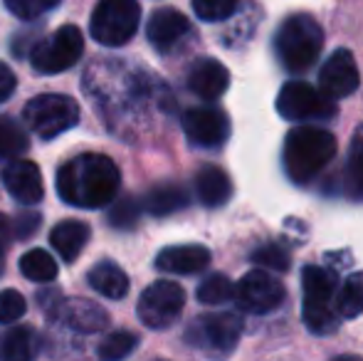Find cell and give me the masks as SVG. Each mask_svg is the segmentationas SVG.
Masks as SVG:
<instances>
[{
  "label": "cell",
  "mask_w": 363,
  "mask_h": 361,
  "mask_svg": "<svg viewBox=\"0 0 363 361\" xmlns=\"http://www.w3.org/2000/svg\"><path fill=\"white\" fill-rule=\"evenodd\" d=\"M119 183V166L104 154H79L57 171L60 198L67 206L86 208V211L114 203Z\"/></svg>",
  "instance_id": "obj_1"
},
{
  "label": "cell",
  "mask_w": 363,
  "mask_h": 361,
  "mask_svg": "<svg viewBox=\"0 0 363 361\" xmlns=\"http://www.w3.org/2000/svg\"><path fill=\"white\" fill-rule=\"evenodd\" d=\"M336 156V136L321 126L301 124L287 134L284 139V171L289 181L296 186H306L329 166Z\"/></svg>",
  "instance_id": "obj_2"
},
{
  "label": "cell",
  "mask_w": 363,
  "mask_h": 361,
  "mask_svg": "<svg viewBox=\"0 0 363 361\" xmlns=\"http://www.w3.org/2000/svg\"><path fill=\"white\" fill-rule=\"evenodd\" d=\"M324 48V30L309 13H294L282 20L274 35V52L282 67L301 74L316 65Z\"/></svg>",
  "instance_id": "obj_3"
},
{
  "label": "cell",
  "mask_w": 363,
  "mask_h": 361,
  "mask_svg": "<svg viewBox=\"0 0 363 361\" xmlns=\"http://www.w3.org/2000/svg\"><path fill=\"white\" fill-rule=\"evenodd\" d=\"M301 289H304V304H301V319L311 334H334L339 327V312L331 304L336 289L334 272L319 265H306L301 270Z\"/></svg>",
  "instance_id": "obj_4"
},
{
  "label": "cell",
  "mask_w": 363,
  "mask_h": 361,
  "mask_svg": "<svg viewBox=\"0 0 363 361\" xmlns=\"http://www.w3.org/2000/svg\"><path fill=\"white\" fill-rule=\"evenodd\" d=\"M139 23V0H99L91 13L89 33L104 48H121L136 35Z\"/></svg>",
  "instance_id": "obj_5"
},
{
  "label": "cell",
  "mask_w": 363,
  "mask_h": 361,
  "mask_svg": "<svg viewBox=\"0 0 363 361\" xmlns=\"http://www.w3.org/2000/svg\"><path fill=\"white\" fill-rule=\"evenodd\" d=\"M23 119L40 139H55L79 124V104L67 94H38L25 104Z\"/></svg>",
  "instance_id": "obj_6"
},
{
  "label": "cell",
  "mask_w": 363,
  "mask_h": 361,
  "mask_svg": "<svg viewBox=\"0 0 363 361\" xmlns=\"http://www.w3.org/2000/svg\"><path fill=\"white\" fill-rule=\"evenodd\" d=\"M82 52H84V38H82L79 28L62 25L50 38L33 45L30 62L38 74H60L79 62Z\"/></svg>",
  "instance_id": "obj_7"
},
{
  "label": "cell",
  "mask_w": 363,
  "mask_h": 361,
  "mask_svg": "<svg viewBox=\"0 0 363 361\" xmlns=\"http://www.w3.org/2000/svg\"><path fill=\"white\" fill-rule=\"evenodd\" d=\"M277 111L282 119L294 121V124H304V121H329L336 116V104L324 91L314 89L311 84L301 82V79H294V82H287L279 89Z\"/></svg>",
  "instance_id": "obj_8"
},
{
  "label": "cell",
  "mask_w": 363,
  "mask_h": 361,
  "mask_svg": "<svg viewBox=\"0 0 363 361\" xmlns=\"http://www.w3.org/2000/svg\"><path fill=\"white\" fill-rule=\"evenodd\" d=\"M242 334V319L235 312L203 314L186 329V342L208 354H228Z\"/></svg>",
  "instance_id": "obj_9"
},
{
  "label": "cell",
  "mask_w": 363,
  "mask_h": 361,
  "mask_svg": "<svg viewBox=\"0 0 363 361\" xmlns=\"http://www.w3.org/2000/svg\"><path fill=\"white\" fill-rule=\"evenodd\" d=\"M186 307V292L178 282L158 279L141 292L136 314L148 329H168Z\"/></svg>",
  "instance_id": "obj_10"
},
{
  "label": "cell",
  "mask_w": 363,
  "mask_h": 361,
  "mask_svg": "<svg viewBox=\"0 0 363 361\" xmlns=\"http://www.w3.org/2000/svg\"><path fill=\"white\" fill-rule=\"evenodd\" d=\"M284 287L264 267L245 272L235 284V304L247 314H269L284 302Z\"/></svg>",
  "instance_id": "obj_11"
},
{
  "label": "cell",
  "mask_w": 363,
  "mask_h": 361,
  "mask_svg": "<svg viewBox=\"0 0 363 361\" xmlns=\"http://www.w3.org/2000/svg\"><path fill=\"white\" fill-rule=\"evenodd\" d=\"M183 134L193 146L218 149L230 136V119L218 106H193L181 119Z\"/></svg>",
  "instance_id": "obj_12"
},
{
  "label": "cell",
  "mask_w": 363,
  "mask_h": 361,
  "mask_svg": "<svg viewBox=\"0 0 363 361\" xmlns=\"http://www.w3.org/2000/svg\"><path fill=\"white\" fill-rule=\"evenodd\" d=\"M361 84V74L356 67V60L349 50H336L319 70V89L329 99H346Z\"/></svg>",
  "instance_id": "obj_13"
},
{
  "label": "cell",
  "mask_w": 363,
  "mask_h": 361,
  "mask_svg": "<svg viewBox=\"0 0 363 361\" xmlns=\"http://www.w3.org/2000/svg\"><path fill=\"white\" fill-rule=\"evenodd\" d=\"M3 186L23 206H35L43 201L45 188H43V174L35 161L28 159H13L5 164L3 169Z\"/></svg>",
  "instance_id": "obj_14"
},
{
  "label": "cell",
  "mask_w": 363,
  "mask_h": 361,
  "mask_svg": "<svg viewBox=\"0 0 363 361\" xmlns=\"http://www.w3.org/2000/svg\"><path fill=\"white\" fill-rule=\"evenodd\" d=\"M230 87V72L216 57H203L193 62L188 72V89L203 101H216Z\"/></svg>",
  "instance_id": "obj_15"
},
{
  "label": "cell",
  "mask_w": 363,
  "mask_h": 361,
  "mask_svg": "<svg viewBox=\"0 0 363 361\" xmlns=\"http://www.w3.org/2000/svg\"><path fill=\"white\" fill-rule=\"evenodd\" d=\"M191 30L188 18L176 8H158L156 13L148 18L146 25V38L161 52H168L176 43H181Z\"/></svg>",
  "instance_id": "obj_16"
},
{
  "label": "cell",
  "mask_w": 363,
  "mask_h": 361,
  "mask_svg": "<svg viewBox=\"0 0 363 361\" xmlns=\"http://www.w3.org/2000/svg\"><path fill=\"white\" fill-rule=\"evenodd\" d=\"M211 265V250L203 245H171L156 255V267L168 274H196Z\"/></svg>",
  "instance_id": "obj_17"
},
{
  "label": "cell",
  "mask_w": 363,
  "mask_h": 361,
  "mask_svg": "<svg viewBox=\"0 0 363 361\" xmlns=\"http://www.w3.org/2000/svg\"><path fill=\"white\" fill-rule=\"evenodd\" d=\"M57 317L79 334H94L109 324V314L89 299H65Z\"/></svg>",
  "instance_id": "obj_18"
},
{
  "label": "cell",
  "mask_w": 363,
  "mask_h": 361,
  "mask_svg": "<svg viewBox=\"0 0 363 361\" xmlns=\"http://www.w3.org/2000/svg\"><path fill=\"white\" fill-rule=\"evenodd\" d=\"M89 235H91V231L86 223L62 221L50 233V245L55 248V252H57L65 262H74L77 257L82 255V250L86 248V243H89Z\"/></svg>",
  "instance_id": "obj_19"
},
{
  "label": "cell",
  "mask_w": 363,
  "mask_h": 361,
  "mask_svg": "<svg viewBox=\"0 0 363 361\" xmlns=\"http://www.w3.org/2000/svg\"><path fill=\"white\" fill-rule=\"evenodd\" d=\"M196 193L206 208H220L233 198V183L220 166L208 164L196 174Z\"/></svg>",
  "instance_id": "obj_20"
},
{
  "label": "cell",
  "mask_w": 363,
  "mask_h": 361,
  "mask_svg": "<svg viewBox=\"0 0 363 361\" xmlns=\"http://www.w3.org/2000/svg\"><path fill=\"white\" fill-rule=\"evenodd\" d=\"M86 282L94 292H99L106 299H124L129 294V277L116 262H96L89 272H86Z\"/></svg>",
  "instance_id": "obj_21"
},
{
  "label": "cell",
  "mask_w": 363,
  "mask_h": 361,
  "mask_svg": "<svg viewBox=\"0 0 363 361\" xmlns=\"http://www.w3.org/2000/svg\"><path fill=\"white\" fill-rule=\"evenodd\" d=\"M188 203H191V196L178 183H158V186H153L144 196V208L156 218L183 211Z\"/></svg>",
  "instance_id": "obj_22"
},
{
  "label": "cell",
  "mask_w": 363,
  "mask_h": 361,
  "mask_svg": "<svg viewBox=\"0 0 363 361\" xmlns=\"http://www.w3.org/2000/svg\"><path fill=\"white\" fill-rule=\"evenodd\" d=\"M40 352L38 332L30 327H13L0 339V359L5 361H28Z\"/></svg>",
  "instance_id": "obj_23"
},
{
  "label": "cell",
  "mask_w": 363,
  "mask_h": 361,
  "mask_svg": "<svg viewBox=\"0 0 363 361\" xmlns=\"http://www.w3.org/2000/svg\"><path fill=\"white\" fill-rule=\"evenodd\" d=\"M344 196L354 203H363V136L354 139L344 166Z\"/></svg>",
  "instance_id": "obj_24"
},
{
  "label": "cell",
  "mask_w": 363,
  "mask_h": 361,
  "mask_svg": "<svg viewBox=\"0 0 363 361\" xmlns=\"http://www.w3.org/2000/svg\"><path fill=\"white\" fill-rule=\"evenodd\" d=\"M20 272H23L28 279H33V282L45 284V282H55V279H57L60 267L48 250L35 248V250H28L23 257H20Z\"/></svg>",
  "instance_id": "obj_25"
},
{
  "label": "cell",
  "mask_w": 363,
  "mask_h": 361,
  "mask_svg": "<svg viewBox=\"0 0 363 361\" xmlns=\"http://www.w3.org/2000/svg\"><path fill=\"white\" fill-rule=\"evenodd\" d=\"M30 146V139L25 129L10 116H0V161H13L20 154H25Z\"/></svg>",
  "instance_id": "obj_26"
},
{
  "label": "cell",
  "mask_w": 363,
  "mask_h": 361,
  "mask_svg": "<svg viewBox=\"0 0 363 361\" xmlns=\"http://www.w3.org/2000/svg\"><path fill=\"white\" fill-rule=\"evenodd\" d=\"M336 312L341 319H354L363 312V274L356 272L346 277L336 297Z\"/></svg>",
  "instance_id": "obj_27"
},
{
  "label": "cell",
  "mask_w": 363,
  "mask_h": 361,
  "mask_svg": "<svg viewBox=\"0 0 363 361\" xmlns=\"http://www.w3.org/2000/svg\"><path fill=\"white\" fill-rule=\"evenodd\" d=\"M196 294H198V302L216 307V304H223V302H228V299L235 297V287H233V282H230L228 274L213 272V274H208L201 284H198Z\"/></svg>",
  "instance_id": "obj_28"
},
{
  "label": "cell",
  "mask_w": 363,
  "mask_h": 361,
  "mask_svg": "<svg viewBox=\"0 0 363 361\" xmlns=\"http://www.w3.org/2000/svg\"><path fill=\"white\" fill-rule=\"evenodd\" d=\"M139 347V337L134 332H111L109 337H104V342H99V349H96V357L104 361H119L124 357H129L134 349Z\"/></svg>",
  "instance_id": "obj_29"
},
{
  "label": "cell",
  "mask_w": 363,
  "mask_h": 361,
  "mask_svg": "<svg viewBox=\"0 0 363 361\" xmlns=\"http://www.w3.org/2000/svg\"><path fill=\"white\" fill-rule=\"evenodd\" d=\"M141 211H144V201H139V198H134L131 193H126L119 201L114 198V206H111V211H109V223L116 231H131V228L139 223Z\"/></svg>",
  "instance_id": "obj_30"
},
{
  "label": "cell",
  "mask_w": 363,
  "mask_h": 361,
  "mask_svg": "<svg viewBox=\"0 0 363 361\" xmlns=\"http://www.w3.org/2000/svg\"><path fill=\"white\" fill-rule=\"evenodd\" d=\"M250 260H252L255 265L264 267V270H274V272H287L291 265L289 250L279 245V243H267V245L255 248Z\"/></svg>",
  "instance_id": "obj_31"
},
{
  "label": "cell",
  "mask_w": 363,
  "mask_h": 361,
  "mask_svg": "<svg viewBox=\"0 0 363 361\" xmlns=\"http://www.w3.org/2000/svg\"><path fill=\"white\" fill-rule=\"evenodd\" d=\"M193 13L206 23H223L238 13V0H191Z\"/></svg>",
  "instance_id": "obj_32"
},
{
  "label": "cell",
  "mask_w": 363,
  "mask_h": 361,
  "mask_svg": "<svg viewBox=\"0 0 363 361\" xmlns=\"http://www.w3.org/2000/svg\"><path fill=\"white\" fill-rule=\"evenodd\" d=\"M5 8L20 20H38L40 15L57 8L60 0H3Z\"/></svg>",
  "instance_id": "obj_33"
},
{
  "label": "cell",
  "mask_w": 363,
  "mask_h": 361,
  "mask_svg": "<svg viewBox=\"0 0 363 361\" xmlns=\"http://www.w3.org/2000/svg\"><path fill=\"white\" fill-rule=\"evenodd\" d=\"M28 302L18 289H3L0 292V324H15L25 317Z\"/></svg>",
  "instance_id": "obj_34"
},
{
  "label": "cell",
  "mask_w": 363,
  "mask_h": 361,
  "mask_svg": "<svg viewBox=\"0 0 363 361\" xmlns=\"http://www.w3.org/2000/svg\"><path fill=\"white\" fill-rule=\"evenodd\" d=\"M40 221H43V216L35 213V211L18 213V216H15V223H13L15 238H18V240H28V238H33L40 228Z\"/></svg>",
  "instance_id": "obj_35"
},
{
  "label": "cell",
  "mask_w": 363,
  "mask_h": 361,
  "mask_svg": "<svg viewBox=\"0 0 363 361\" xmlns=\"http://www.w3.org/2000/svg\"><path fill=\"white\" fill-rule=\"evenodd\" d=\"M15 87H18L15 72L5 62H0V104H3L5 99H10V96H13Z\"/></svg>",
  "instance_id": "obj_36"
},
{
  "label": "cell",
  "mask_w": 363,
  "mask_h": 361,
  "mask_svg": "<svg viewBox=\"0 0 363 361\" xmlns=\"http://www.w3.org/2000/svg\"><path fill=\"white\" fill-rule=\"evenodd\" d=\"M10 240H13V223L0 213V257H5V250H8Z\"/></svg>",
  "instance_id": "obj_37"
},
{
  "label": "cell",
  "mask_w": 363,
  "mask_h": 361,
  "mask_svg": "<svg viewBox=\"0 0 363 361\" xmlns=\"http://www.w3.org/2000/svg\"><path fill=\"white\" fill-rule=\"evenodd\" d=\"M0 272H3V257H0Z\"/></svg>",
  "instance_id": "obj_38"
}]
</instances>
